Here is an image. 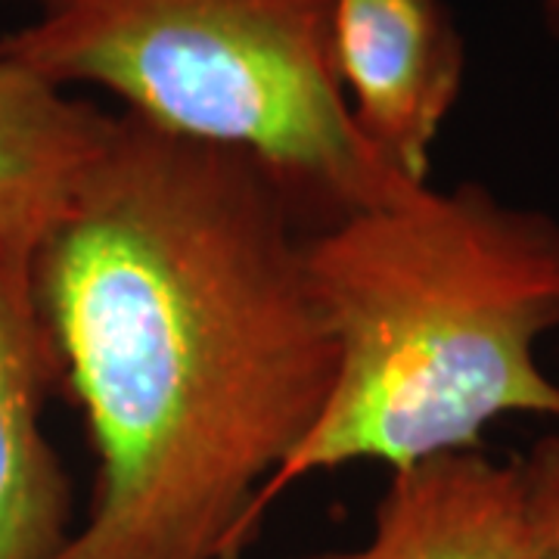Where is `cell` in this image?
Returning a JSON list of instances; mask_svg holds the SVG:
<instances>
[{
  "mask_svg": "<svg viewBox=\"0 0 559 559\" xmlns=\"http://www.w3.org/2000/svg\"><path fill=\"white\" fill-rule=\"evenodd\" d=\"M299 559H336V554H330V550H326V554H314V557H299Z\"/></svg>",
  "mask_w": 559,
  "mask_h": 559,
  "instance_id": "obj_10",
  "label": "cell"
},
{
  "mask_svg": "<svg viewBox=\"0 0 559 559\" xmlns=\"http://www.w3.org/2000/svg\"><path fill=\"white\" fill-rule=\"evenodd\" d=\"M112 119L0 57V242L47 240L79 200Z\"/></svg>",
  "mask_w": 559,
  "mask_h": 559,
  "instance_id": "obj_7",
  "label": "cell"
},
{
  "mask_svg": "<svg viewBox=\"0 0 559 559\" xmlns=\"http://www.w3.org/2000/svg\"><path fill=\"white\" fill-rule=\"evenodd\" d=\"M336 0H35L0 57L72 91L91 84L175 138L261 162L308 218L392 200L333 60Z\"/></svg>",
  "mask_w": 559,
  "mask_h": 559,
  "instance_id": "obj_3",
  "label": "cell"
},
{
  "mask_svg": "<svg viewBox=\"0 0 559 559\" xmlns=\"http://www.w3.org/2000/svg\"><path fill=\"white\" fill-rule=\"evenodd\" d=\"M308 283L336 342L318 423L255 503V522L301 479L348 463L392 473L479 451L500 417L559 423L538 345L559 330V221L485 183L407 187L320 224Z\"/></svg>",
  "mask_w": 559,
  "mask_h": 559,
  "instance_id": "obj_2",
  "label": "cell"
},
{
  "mask_svg": "<svg viewBox=\"0 0 559 559\" xmlns=\"http://www.w3.org/2000/svg\"><path fill=\"white\" fill-rule=\"evenodd\" d=\"M528 495V513L538 532L532 559H559V432L540 436L525 454H516Z\"/></svg>",
  "mask_w": 559,
  "mask_h": 559,
  "instance_id": "obj_8",
  "label": "cell"
},
{
  "mask_svg": "<svg viewBox=\"0 0 559 559\" xmlns=\"http://www.w3.org/2000/svg\"><path fill=\"white\" fill-rule=\"evenodd\" d=\"M28 242H0V559H53L75 532V495L44 407L62 360L35 286Z\"/></svg>",
  "mask_w": 559,
  "mask_h": 559,
  "instance_id": "obj_5",
  "label": "cell"
},
{
  "mask_svg": "<svg viewBox=\"0 0 559 559\" xmlns=\"http://www.w3.org/2000/svg\"><path fill=\"white\" fill-rule=\"evenodd\" d=\"M333 60L364 143L399 178L429 183L432 146L466 75L444 0H336Z\"/></svg>",
  "mask_w": 559,
  "mask_h": 559,
  "instance_id": "obj_4",
  "label": "cell"
},
{
  "mask_svg": "<svg viewBox=\"0 0 559 559\" xmlns=\"http://www.w3.org/2000/svg\"><path fill=\"white\" fill-rule=\"evenodd\" d=\"M538 13L544 20V28L559 40V0H538Z\"/></svg>",
  "mask_w": 559,
  "mask_h": 559,
  "instance_id": "obj_9",
  "label": "cell"
},
{
  "mask_svg": "<svg viewBox=\"0 0 559 559\" xmlns=\"http://www.w3.org/2000/svg\"><path fill=\"white\" fill-rule=\"evenodd\" d=\"M308 215L261 162L116 112L35 252L62 385L97 454L53 559H242L255 503L318 423L336 342Z\"/></svg>",
  "mask_w": 559,
  "mask_h": 559,
  "instance_id": "obj_1",
  "label": "cell"
},
{
  "mask_svg": "<svg viewBox=\"0 0 559 559\" xmlns=\"http://www.w3.org/2000/svg\"><path fill=\"white\" fill-rule=\"evenodd\" d=\"M535 547L520 457L479 448L392 473L370 540L336 559H532Z\"/></svg>",
  "mask_w": 559,
  "mask_h": 559,
  "instance_id": "obj_6",
  "label": "cell"
}]
</instances>
